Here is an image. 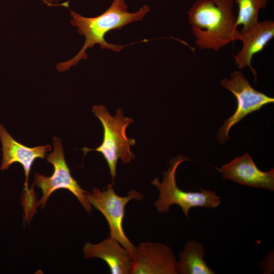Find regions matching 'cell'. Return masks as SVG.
Instances as JSON below:
<instances>
[{
	"label": "cell",
	"mask_w": 274,
	"mask_h": 274,
	"mask_svg": "<svg viewBox=\"0 0 274 274\" xmlns=\"http://www.w3.org/2000/svg\"><path fill=\"white\" fill-rule=\"evenodd\" d=\"M150 11V7L146 5L137 12L130 13L125 0H113L105 12L95 17H86L71 11V24L77 27L80 35L85 37L84 44L73 58L64 62H59L56 69L63 72L77 65L81 59H86L87 49L93 48L95 44L99 45L102 49L119 52L125 46L108 43L105 40L106 34L113 29H120L129 23L142 20Z\"/></svg>",
	"instance_id": "obj_1"
},
{
	"label": "cell",
	"mask_w": 274,
	"mask_h": 274,
	"mask_svg": "<svg viewBox=\"0 0 274 274\" xmlns=\"http://www.w3.org/2000/svg\"><path fill=\"white\" fill-rule=\"evenodd\" d=\"M233 0H197L187 12L188 22L200 49L219 51L239 40Z\"/></svg>",
	"instance_id": "obj_2"
},
{
	"label": "cell",
	"mask_w": 274,
	"mask_h": 274,
	"mask_svg": "<svg viewBox=\"0 0 274 274\" xmlns=\"http://www.w3.org/2000/svg\"><path fill=\"white\" fill-rule=\"evenodd\" d=\"M190 160L182 155L172 158L167 170L163 172L162 181L160 182L156 177L151 183L159 192L158 199L154 202L158 212L167 213L171 206L177 204L188 219L189 212L193 208L214 209L220 204L221 198L215 191L200 188L199 192L185 191L178 187L176 181L177 169L180 164Z\"/></svg>",
	"instance_id": "obj_3"
},
{
	"label": "cell",
	"mask_w": 274,
	"mask_h": 274,
	"mask_svg": "<svg viewBox=\"0 0 274 274\" xmlns=\"http://www.w3.org/2000/svg\"><path fill=\"white\" fill-rule=\"evenodd\" d=\"M94 115L100 120L104 128V138L101 145L95 149L83 148L85 154L90 151L100 152L106 159L114 181L116 176V165L118 159L123 163H129L134 158V154L130 147L135 144L134 139L126 135L128 125L133 119L123 116L122 110L118 109L114 116L110 115L106 108L102 105H95L92 108Z\"/></svg>",
	"instance_id": "obj_4"
},
{
	"label": "cell",
	"mask_w": 274,
	"mask_h": 274,
	"mask_svg": "<svg viewBox=\"0 0 274 274\" xmlns=\"http://www.w3.org/2000/svg\"><path fill=\"white\" fill-rule=\"evenodd\" d=\"M86 196L91 206L106 218L110 228L109 236L118 241L132 256L135 247L124 231L123 220L126 204L132 199L141 200L143 195L133 190L127 196H121L115 193L113 186L109 184L105 190L94 188L91 192H86Z\"/></svg>",
	"instance_id": "obj_5"
},
{
	"label": "cell",
	"mask_w": 274,
	"mask_h": 274,
	"mask_svg": "<svg viewBox=\"0 0 274 274\" xmlns=\"http://www.w3.org/2000/svg\"><path fill=\"white\" fill-rule=\"evenodd\" d=\"M220 84L234 95L237 101L235 111L225 121L217 135L218 141L224 143L229 138L228 132L234 125L249 114L273 103L274 98L253 88L240 71L230 73V78H224Z\"/></svg>",
	"instance_id": "obj_6"
},
{
	"label": "cell",
	"mask_w": 274,
	"mask_h": 274,
	"mask_svg": "<svg viewBox=\"0 0 274 274\" xmlns=\"http://www.w3.org/2000/svg\"><path fill=\"white\" fill-rule=\"evenodd\" d=\"M54 149L47 157L48 162L54 167V171L50 177H45L36 174L34 184L42 192V196L38 202L44 208L51 194L59 189H67L72 192L88 212L92 211V206L88 201L86 191L82 189L78 182L72 176L69 168L65 160L63 149L60 140L54 137Z\"/></svg>",
	"instance_id": "obj_7"
},
{
	"label": "cell",
	"mask_w": 274,
	"mask_h": 274,
	"mask_svg": "<svg viewBox=\"0 0 274 274\" xmlns=\"http://www.w3.org/2000/svg\"><path fill=\"white\" fill-rule=\"evenodd\" d=\"M130 274H177V261L172 249L160 243H141L132 256Z\"/></svg>",
	"instance_id": "obj_8"
},
{
	"label": "cell",
	"mask_w": 274,
	"mask_h": 274,
	"mask_svg": "<svg viewBox=\"0 0 274 274\" xmlns=\"http://www.w3.org/2000/svg\"><path fill=\"white\" fill-rule=\"evenodd\" d=\"M216 168L225 180H230L243 185L274 190L273 168L267 172L261 170L248 153Z\"/></svg>",
	"instance_id": "obj_9"
},
{
	"label": "cell",
	"mask_w": 274,
	"mask_h": 274,
	"mask_svg": "<svg viewBox=\"0 0 274 274\" xmlns=\"http://www.w3.org/2000/svg\"><path fill=\"white\" fill-rule=\"evenodd\" d=\"M0 140L2 146L3 159L1 169H8L13 163L18 162L23 167L25 175V189L28 194V175L32 163L37 158H44L46 152L51 150L49 145L26 147L15 140L0 123Z\"/></svg>",
	"instance_id": "obj_10"
},
{
	"label": "cell",
	"mask_w": 274,
	"mask_h": 274,
	"mask_svg": "<svg viewBox=\"0 0 274 274\" xmlns=\"http://www.w3.org/2000/svg\"><path fill=\"white\" fill-rule=\"evenodd\" d=\"M83 251L85 258H99L104 260L112 274H130L132 255L110 236L98 244L86 243Z\"/></svg>",
	"instance_id": "obj_11"
},
{
	"label": "cell",
	"mask_w": 274,
	"mask_h": 274,
	"mask_svg": "<svg viewBox=\"0 0 274 274\" xmlns=\"http://www.w3.org/2000/svg\"><path fill=\"white\" fill-rule=\"evenodd\" d=\"M274 36V22L267 20L258 22L247 31L241 33L239 40L242 48L233 56L234 63L239 69L249 67L256 83V71L252 67L251 61L256 54L262 51Z\"/></svg>",
	"instance_id": "obj_12"
},
{
	"label": "cell",
	"mask_w": 274,
	"mask_h": 274,
	"mask_svg": "<svg viewBox=\"0 0 274 274\" xmlns=\"http://www.w3.org/2000/svg\"><path fill=\"white\" fill-rule=\"evenodd\" d=\"M205 249L196 240H189L180 253L177 261L178 273L180 274H215L204 259Z\"/></svg>",
	"instance_id": "obj_13"
},
{
	"label": "cell",
	"mask_w": 274,
	"mask_h": 274,
	"mask_svg": "<svg viewBox=\"0 0 274 274\" xmlns=\"http://www.w3.org/2000/svg\"><path fill=\"white\" fill-rule=\"evenodd\" d=\"M269 1L235 0L238 5L236 25H242L241 33L247 31L259 22V12L266 8Z\"/></svg>",
	"instance_id": "obj_14"
},
{
	"label": "cell",
	"mask_w": 274,
	"mask_h": 274,
	"mask_svg": "<svg viewBox=\"0 0 274 274\" xmlns=\"http://www.w3.org/2000/svg\"><path fill=\"white\" fill-rule=\"evenodd\" d=\"M47 5L50 6L53 5V2H57L58 0H43Z\"/></svg>",
	"instance_id": "obj_15"
}]
</instances>
